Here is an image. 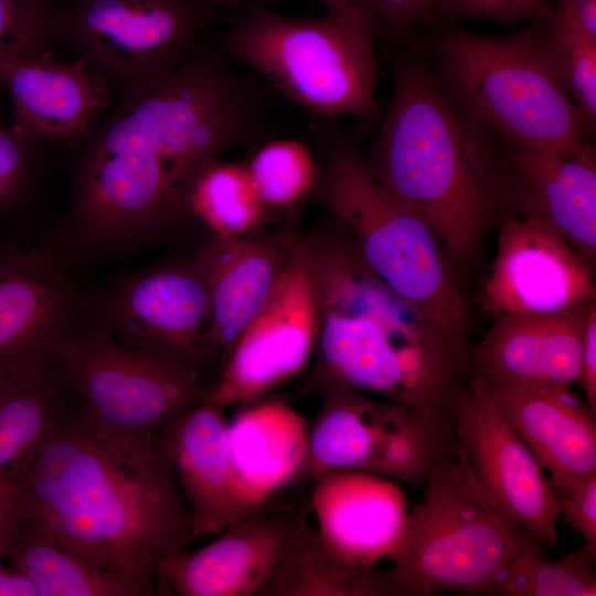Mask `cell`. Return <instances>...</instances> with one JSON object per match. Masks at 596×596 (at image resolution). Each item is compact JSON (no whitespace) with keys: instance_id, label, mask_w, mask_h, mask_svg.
Returning <instances> with one entry per match:
<instances>
[{"instance_id":"1","label":"cell","mask_w":596,"mask_h":596,"mask_svg":"<svg viewBox=\"0 0 596 596\" xmlns=\"http://www.w3.org/2000/svg\"><path fill=\"white\" fill-rule=\"evenodd\" d=\"M206 36L172 72L118 93L66 151V196L44 251L85 286L110 263L189 244L201 169L276 136L265 92Z\"/></svg>"},{"instance_id":"2","label":"cell","mask_w":596,"mask_h":596,"mask_svg":"<svg viewBox=\"0 0 596 596\" xmlns=\"http://www.w3.org/2000/svg\"><path fill=\"white\" fill-rule=\"evenodd\" d=\"M9 482L20 500L19 528L107 570L156 584L159 564L193 541L161 434L123 444L64 396L55 424Z\"/></svg>"},{"instance_id":"3","label":"cell","mask_w":596,"mask_h":596,"mask_svg":"<svg viewBox=\"0 0 596 596\" xmlns=\"http://www.w3.org/2000/svg\"><path fill=\"white\" fill-rule=\"evenodd\" d=\"M300 243L320 321L305 392L347 386L446 426L451 401L470 377L469 350L391 289L328 214Z\"/></svg>"},{"instance_id":"4","label":"cell","mask_w":596,"mask_h":596,"mask_svg":"<svg viewBox=\"0 0 596 596\" xmlns=\"http://www.w3.org/2000/svg\"><path fill=\"white\" fill-rule=\"evenodd\" d=\"M391 71L392 95L365 161L429 223L454 269L468 268L501 217L505 143L449 99L422 56L394 52Z\"/></svg>"},{"instance_id":"5","label":"cell","mask_w":596,"mask_h":596,"mask_svg":"<svg viewBox=\"0 0 596 596\" xmlns=\"http://www.w3.org/2000/svg\"><path fill=\"white\" fill-rule=\"evenodd\" d=\"M320 139L319 179L309 201L344 228L391 289L469 350L468 306L434 228L382 187L349 130L329 121Z\"/></svg>"},{"instance_id":"6","label":"cell","mask_w":596,"mask_h":596,"mask_svg":"<svg viewBox=\"0 0 596 596\" xmlns=\"http://www.w3.org/2000/svg\"><path fill=\"white\" fill-rule=\"evenodd\" d=\"M432 71L449 99L503 142L572 157L592 134L554 66L543 19L505 36L448 29Z\"/></svg>"},{"instance_id":"7","label":"cell","mask_w":596,"mask_h":596,"mask_svg":"<svg viewBox=\"0 0 596 596\" xmlns=\"http://www.w3.org/2000/svg\"><path fill=\"white\" fill-rule=\"evenodd\" d=\"M423 489L390 557L395 596L490 595L509 563L538 542L491 501L453 436Z\"/></svg>"},{"instance_id":"8","label":"cell","mask_w":596,"mask_h":596,"mask_svg":"<svg viewBox=\"0 0 596 596\" xmlns=\"http://www.w3.org/2000/svg\"><path fill=\"white\" fill-rule=\"evenodd\" d=\"M313 118L380 117L374 43L330 15L297 18L252 4L214 40Z\"/></svg>"},{"instance_id":"9","label":"cell","mask_w":596,"mask_h":596,"mask_svg":"<svg viewBox=\"0 0 596 596\" xmlns=\"http://www.w3.org/2000/svg\"><path fill=\"white\" fill-rule=\"evenodd\" d=\"M51 368L65 400L89 425L130 446L158 438L173 418L205 401L214 382L87 327L57 343Z\"/></svg>"},{"instance_id":"10","label":"cell","mask_w":596,"mask_h":596,"mask_svg":"<svg viewBox=\"0 0 596 596\" xmlns=\"http://www.w3.org/2000/svg\"><path fill=\"white\" fill-rule=\"evenodd\" d=\"M81 327L103 330L125 345L183 363L214 380L217 375L210 289L188 246L149 266L86 284Z\"/></svg>"},{"instance_id":"11","label":"cell","mask_w":596,"mask_h":596,"mask_svg":"<svg viewBox=\"0 0 596 596\" xmlns=\"http://www.w3.org/2000/svg\"><path fill=\"white\" fill-rule=\"evenodd\" d=\"M216 13L199 0H78L60 6L56 38L117 95L175 70Z\"/></svg>"},{"instance_id":"12","label":"cell","mask_w":596,"mask_h":596,"mask_svg":"<svg viewBox=\"0 0 596 596\" xmlns=\"http://www.w3.org/2000/svg\"><path fill=\"white\" fill-rule=\"evenodd\" d=\"M321 406L310 422L301 473L315 479L354 470L423 488L451 438L447 426L422 412L340 385L317 391Z\"/></svg>"},{"instance_id":"13","label":"cell","mask_w":596,"mask_h":596,"mask_svg":"<svg viewBox=\"0 0 596 596\" xmlns=\"http://www.w3.org/2000/svg\"><path fill=\"white\" fill-rule=\"evenodd\" d=\"M300 236L267 302L237 339L206 400L225 408L259 401L302 372L316 354L319 308Z\"/></svg>"},{"instance_id":"14","label":"cell","mask_w":596,"mask_h":596,"mask_svg":"<svg viewBox=\"0 0 596 596\" xmlns=\"http://www.w3.org/2000/svg\"><path fill=\"white\" fill-rule=\"evenodd\" d=\"M446 426L491 501L533 540L554 546L560 515L551 480L473 376L455 394Z\"/></svg>"},{"instance_id":"15","label":"cell","mask_w":596,"mask_h":596,"mask_svg":"<svg viewBox=\"0 0 596 596\" xmlns=\"http://www.w3.org/2000/svg\"><path fill=\"white\" fill-rule=\"evenodd\" d=\"M482 308L500 313H553L587 305L596 290L592 267L549 224L502 215Z\"/></svg>"},{"instance_id":"16","label":"cell","mask_w":596,"mask_h":596,"mask_svg":"<svg viewBox=\"0 0 596 596\" xmlns=\"http://www.w3.org/2000/svg\"><path fill=\"white\" fill-rule=\"evenodd\" d=\"M300 207L286 212L273 228L266 226L233 237L201 232L187 245L210 289L212 341L220 356L219 371L267 302L301 234Z\"/></svg>"},{"instance_id":"17","label":"cell","mask_w":596,"mask_h":596,"mask_svg":"<svg viewBox=\"0 0 596 596\" xmlns=\"http://www.w3.org/2000/svg\"><path fill=\"white\" fill-rule=\"evenodd\" d=\"M0 84L10 98L12 128L65 151L92 128L116 96L83 60H55L47 45L9 55L0 65Z\"/></svg>"},{"instance_id":"18","label":"cell","mask_w":596,"mask_h":596,"mask_svg":"<svg viewBox=\"0 0 596 596\" xmlns=\"http://www.w3.org/2000/svg\"><path fill=\"white\" fill-rule=\"evenodd\" d=\"M304 511L266 504L201 549L166 557L157 568V594L167 587L178 596H259Z\"/></svg>"},{"instance_id":"19","label":"cell","mask_w":596,"mask_h":596,"mask_svg":"<svg viewBox=\"0 0 596 596\" xmlns=\"http://www.w3.org/2000/svg\"><path fill=\"white\" fill-rule=\"evenodd\" d=\"M83 294L41 245L0 251V362H51L81 327Z\"/></svg>"},{"instance_id":"20","label":"cell","mask_w":596,"mask_h":596,"mask_svg":"<svg viewBox=\"0 0 596 596\" xmlns=\"http://www.w3.org/2000/svg\"><path fill=\"white\" fill-rule=\"evenodd\" d=\"M505 143V142H504ZM501 216L549 224L590 266L596 260V156L589 140L572 157L505 143Z\"/></svg>"},{"instance_id":"21","label":"cell","mask_w":596,"mask_h":596,"mask_svg":"<svg viewBox=\"0 0 596 596\" xmlns=\"http://www.w3.org/2000/svg\"><path fill=\"white\" fill-rule=\"evenodd\" d=\"M592 302L553 313L493 316L469 349L470 376L520 387L578 383Z\"/></svg>"},{"instance_id":"22","label":"cell","mask_w":596,"mask_h":596,"mask_svg":"<svg viewBox=\"0 0 596 596\" xmlns=\"http://www.w3.org/2000/svg\"><path fill=\"white\" fill-rule=\"evenodd\" d=\"M225 411L205 400L178 415L161 432L189 509L193 540L215 536L266 505L255 504L236 477Z\"/></svg>"},{"instance_id":"23","label":"cell","mask_w":596,"mask_h":596,"mask_svg":"<svg viewBox=\"0 0 596 596\" xmlns=\"http://www.w3.org/2000/svg\"><path fill=\"white\" fill-rule=\"evenodd\" d=\"M473 377L549 473L554 492L596 472V414L570 387H520Z\"/></svg>"},{"instance_id":"24","label":"cell","mask_w":596,"mask_h":596,"mask_svg":"<svg viewBox=\"0 0 596 596\" xmlns=\"http://www.w3.org/2000/svg\"><path fill=\"white\" fill-rule=\"evenodd\" d=\"M312 480L316 528L336 555L360 567L392 556L408 513L393 480L354 470L327 471Z\"/></svg>"},{"instance_id":"25","label":"cell","mask_w":596,"mask_h":596,"mask_svg":"<svg viewBox=\"0 0 596 596\" xmlns=\"http://www.w3.org/2000/svg\"><path fill=\"white\" fill-rule=\"evenodd\" d=\"M66 151L0 124V251L41 245L53 230Z\"/></svg>"},{"instance_id":"26","label":"cell","mask_w":596,"mask_h":596,"mask_svg":"<svg viewBox=\"0 0 596 596\" xmlns=\"http://www.w3.org/2000/svg\"><path fill=\"white\" fill-rule=\"evenodd\" d=\"M310 422L280 400L243 405L227 421V443L236 477L252 501L265 505L302 471Z\"/></svg>"},{"instance_id":"27","label":"cell","mask_w":596,"mask_h":596,"mask_svg":"<svg viewBox=\"0 0 596 596\" xmlns=\"http://www.w3.org/2000/svg\"><path fill=\"white\" fill-rule=\"evenodd\" d=\"M259 596H395L387 570L354 566L323 542L305 510Z\"/></svg>"},{"instance_id":"28","label":"cell","mask_w":596,"mask_h":596,"mask_svg":"<svg viewBox=\"0 0 596 596\" xmlns=\"http://www.w3.org/2000/svg\"><path fill=\"white\" fill-rule=\"evenodd\" d=\"M62 406L51 362H0V483L42 443Z\"/></svg>"},{"instance_id":"29","label":"cell","mask_w":596,"mask_h":596,"mask_svg":"<svg viewBox=\"0 0 596 596\" xmlns=\"http://www.w3.org/2000/svg\"><path fill=\"white\" fill-rule=\"evenodd\" d=\"M4 558L31 581L38 596L157 595L152 582L89 563L19 526Z\"/></svg>"},{"instance_id":"30","label":"cell","mask_w":596,"mask_h":596,"mask_svg":"<svg viewBox=\"0 0 596 596\" xmlns=\"http://www.w3.org/2000/svg\"><path fill=\"white\" fill-rule=\"evenodd\" d=\"M191 209L201 232L220 237L241 236L269 226L278 213L260 199L242 161H209L192 188Z\"/></svg>"},{"instance_id":"31","label":"cell","mask_w":596,"mask_h":596,"mask_svg":"<svg viewBox=\"0 0 596 596\" xmlns=\"http://www.w3.org/2000/svg\"><path fill=\"white\" fill-rule=\"evenodd\" d=\"M596 547L585 544L560 558L545 556L535 542L523 549L504 568L490 595L595 596Z\"/></svg>"},{"instance_id":"32","label":"cell","mask_w":596,"mask_h":596,"mask_svg":"<svg viewBox=\"0 0 596 596\" xmlns=\"http://www.w3.org/2000/svg\"><path fill=\"white\" fill-rule=\"evenodd\" d=\"M244 162L260 199L278 214L309 201L319 179L318 160L294 138H268L249 148Z\"/></svg>"},{"instance_id":"33","label":"cell","mask_w":596,"mask_h":596,"mask_svg":"<svg viewBox=\"0 0 596 596\" xmlns=\"http://www.w3.org/2000/svg\"><path fill=\"white\" fill-rule=\"evenodd\" d=\"M545 25L547 45L557 75L590 131H594L596 126V39L546 22Z\"/></svg>"},{"instance_id":"34","label":"cell","mask_w":596,"mask_h":596,"mask_svg":"<svg viewBox=\"0 0 596 596\" xmlns=\"http://www.w3.org/2000/svg\"><path fill=\"white\" fill-rule=\"evenodd\" d=\"M60 6L51 0H0V65L21 50L57 43Z\"/></svg>"},{"instance_id":"35","label":"cell","mask_w":596,"mask_h":596,"mask_svg":"<svg viewBox=\"0 0 596 596\" xmlns=\"http://www.w3.org/2000/svg\"><path fill=\"white\" fill-rule=\"evenodd\" d=\"M550 0H439L437 13L449 19H487L501 23L544 19Z\"/></svg>"},{"instance_id":"36","label":"cell","mask_w":596,"mask_h":596,"mask_svg":"<svg viewBox=\"0 0 596 596\" xmlns=\"http://www.w3.org/2000/svg\"><path fill=\"white\" fill-rule=\"evenodd\" d=\"M382 32L395 43L405 42L418 28L434 19L439 0H366Z\"/></svg>"},{"instance_id":"37","label":"cell","mask_w":596,"mask_h":596,"mask_svg":"<svg viewBox=\"0 0 596 596\" xmlns=\"http://www.w3.org/2000/svg\"><path fill=\"white\" fill-rule=\"evenodd\" d=\"M554 493L558 515L596 547V472Z\"/></svg>"},{"instance_id":"38","label":"cell","mask_w":596,"mask_h":596,"mask_svg":"<svg viewBox=\"0 0 596 596\" xmlns=\"http://www.w3.org/2000/svg\"><path fill=\"white\" fill-rule=\"evenodd\" d=\"M327 14L371 42L383 35L366 0H319Z\"/></svg>"},{"instance_id":"39","label":"cell","mask_w":596,"mask_h":596,"mask_svg":"<svg viewBox=\"0 0 596 596\" xmlns=\"http://www.w3.org/2000/svg\"><path fill=\"white\" fill-rule=\"evenodd\" d=\"M543 20L596 39V0H556Z\"/></svg>"},{"instance_id":"40","label":"cell","mask_w":596,"mask_h":596,"mask_svg":"<svg viewBox=\"0 0 596 596\" xmlns=\"http://www.w3.org/2000/svg\"><path fill=\"white\" fill-rule=\"evenodd\" d=\"M578 383L582 384L586 404L596 414V300L588 311Z\"/></svg>"},{"instance_id":"41","label":"cell","mask_w":596,"mask_h":596,"mask_svg":"<svg viewBox=\"0 0 596 596\" xmlns=\"http://www.w3.org/2000/svg\"><path fill=\"white\" fill-rule=\"evenodd\" d=\"M20 500L17 489L10 482L0 485V561L20 523Z\"/></svg>"},{"instance_id":"42","label":"cell","mask_w":596,"mask_h":596,"mask_svg":"<svg viewBox=\"0 0 596 596\" xmlns=\"http://www.w3.org/2000/svg\"><path fill=\"white\" fill-rule=\"evenodd\" d=\"M0 596H38V592L23 573L0 561Z\"/></svg>"},{"instance_id":"43","label":"cell","mask_w":596,"mask_h":596,"mask_svg":"<svg viewBox=\"0 0 596 596\" xmlns=\"http://www.w3.org/2000/svg\"><path fill=\"white\" fill-rule=\"evenodd\" d=\"M214 8L236 9L241 7L245 0H199Z\"/></svg>"},{"instance_id":"44","label":"cell","mask_w":596,"mask_h":596,"mask_svg":"<svg viewBox=\"0 0 596 596\" xmlns=\"http://www.w3.org/2000/svg\"><path fill=\"white\" fill-rule=\"evenodd\" d=\"M66 1H67V3H70V2L78 1V0H66Z\"/></svg>"},{"instance_id":"45","label":"cell","mask_w":596,"mask_h":596,"mask_svg":"<svg viewBox=\"0 0 596 596\" xmlns=\"http://www.w3.org/2000/svg\"><path fill=\"white\" fill-rule=\"evenodd\" d=\"M0 485H2V483H0Z\"/></svg>"}]
</instances>
